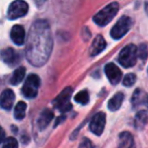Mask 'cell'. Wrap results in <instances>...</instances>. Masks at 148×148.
<instances>
[{
	"mask_svg": "<svg viewBox=\"0 0 148 148\" xmlns=\"http://www.w3.org/2000/svg\"><path fill=\"white\" fill-rule=\"evenodd\" d=\"M119 10V4L117 2H112L109 5L104 7L93 17V20L99 26H106L117 14Z\"/></svg>",
	"mask_w": 148,
	"mask_h": 148,
	"instance_id": "obj_1",
	"label": "cell"
},
{
	"mask_svg": "<svg viewBox=\"0 0 148 148\" xmlns=\"http://www.w3.org/2000/svg\"><path fill=\"white\" fill-rule=\"evenodd\" d=\"M137 47L132 43L124 47L121 49L118 57V62L124 68H131L137 62Z\"/></svg>",
	"mask_w": 148,
	"mask_h": 148,
	"instance_id": "obj_2",
	"label": "cell"
},
{
	"mask_svg": "<svg viewBox=\"0 0 148 148\" xmlns=\"http://www.w3.org/2000/svg\"><path fill=\"white\" fill-rule=\"evenodd\" d=\"M132 19L129 16H122L120 19L117 21V23L113 26L111 29V36L114 39H120L130 30L131 26H132Z\"/></svg>",
	"mask_w": 148,
	"mask_h": 148,
	"instance_id": "obj_3",
	"label": "cell"
},
{
	"mask_svg": "<svg viewBox=\"0 0 148 148\" xmlns=\"http://www.w3.org/2000/svg\"><path fill=\"white\" fill-rule=\"evenodd\" d=\"M73 94V88L72 87H68L53 100V104L55 108L60 110V112H68L72 109V105L70 104V99L72 97Z\"/></svg>",
	"mask_w": 148,
	"mask_h": 148,
	"instance_id": "obj_4",
	"label": "cell"
},
{
	"mask_svg": "<svg viewBox=\"0 0 148 148\" xmlns=\"http://www.w3.org/2000/svg\"><path fill=\"white\" fill-rule=\"evenodd\" d=\"M39 85H40V79H39V77L34 74L29 75L27 77V79H26L23 88H22V94H23V96L28 98V99H32V98L36 97Z\"/></svg>",
	"mask_w": 148,
	"mask_h": 148,
	"instance_id": "obj_5",
	"label": "cell"
},
{
	"mask_svg": "<svg viewBox=\"0 0 148 148\" xmlns=\"http://www.w3.org/2000/svg\"><path fill=\"white\" fill-rule=\"evenodd\" d=\"M28 11V4L23 0H15L8 7L7 15L11 20L24 16Z\"/></svg>",
	"mask_w": 148,
	"mask_h": 148,
	"instance_id": "obj_6",
	"label": "cell"
},
{
	"mask_svg": "<svg viewBox=\"0 0 148 148\" xmlns=\"http://www.w3.org/2000/svg\"><path fill=\"white\" fill-rule=\"evenodd\" d=\"M106 125V115L103 112H98L90 122V130L97 136L102 135Z\"/></svg>",
	"mask_w": 148,
	"mask_h": 148,
	"instance_id": "obj_7",
	"label": "cell"
},
{
	"mask_svg": "<svg viewBox=\"0 0 148 148\" xmlns=\"http://www.w3.org/2000/svg\"><path fill=\"white\" fill-rule=\"evenodd\" d=\"M105 74L112 85H117L122 79V72L113 62H110L105 66Z\"/></svg>",
	"mask_w": 148,
	"mask_h": 148,
	"instance_id": "obj_8",
	"label": "cell"
},
{
	"mask_svg": "<svg viewBox=\"0 0 148 148\" xmlns=\"http://www.w3.org/2000/svg\"><path fill=\"white\" fill-rule=\"evenodd\" d=\"M14 100H15V95L13 91L9 89H6L2 92L0 96V106L4 110H10L13 106Z\"/></svg>",
	"mask_w": 148,
	"mask_h": 148,
	"instance_id": "obj_9",
	"label": "cell"
},
{
	"mask_svg": "<svg viewBox=\"0 0 148 148\" xmlns=\"http://www.w3.org/2000/svg\"><path fill=\"white\" fill-rule=\"evenodd\" d=\"M0 59L9 66H14L19 60V56L13 49H5L0 53Z\"/></svg>",
	"mask_w": 148,
	"mask_h": 148,
	"instance_id": "obj_10",
	"label": "cell"
},
{
	"mask_svg": "<svg viewBox=\"0 0 148 148\" xmlns=\"http://www.w3.org/2000/svg\"><path fill=\"white\" fill-rule=\"evenodd\" d=\"M10 37L15 45H22L25 40V30L21 25H14L10 31Z\"/></svg>",
	"mask_w": 148,
	"mask_h": 148,
	"instance_id": "obj_11",
	"label": "cell"
},
{
	"mask_svg": "<svg viewBox=\"0 0 148 148\" xmlns=\"http://www.w3.org/2000/svg\"><path fill=\"white\" fill-rule=\"evenodd\" d=\"M107 47V43H106V40L102 35H97L94 39L93 43L91 45V49H90V55L91 57H95V56H98L99 53H101L104 49Z\"/></svg>",
	"mask_w": 148,
	"mask_h": 148,
	"instance_id": "obj_12",
	"label": "cell"
},
{
	"mask_svg": "<svg viewBox=\"0 0 148 148\" xmlns=\"http://www.w3.org/2000/svg\"><path fill=\"white\" fill-rule=\"evenodd\" d=\"M117 148H135V142L130 132H122L119 135Z\"/></svg>",
	"mask_w": 148,
	"mask_h": 148,
	"instance_id": "obj_13",
	"label": "cell"
},
{
	"mask_svg": "<svg viewBox=\"0 0 148 148\" xmlns=\"http://www.w3.org/2000/svg\"><path fill=\"white\" fill-rule=\"evenodd\" d=\"M53 119V111L49 109H45L41 112V114L39 115V118L37 120V126H38L39 129H45L49 124L51 122V120Z\"/></svg>",
	"mask_w": 148,
	"mask_h": 148,
	"instance_id": "obj_14",
	"label": "cell"
},
{
	"mask_svg": "<svg viewBox=\"0 0 148 148\" xmlns=\"http://www.w3.org/2000/svg\"><path fill=\"white\" fill-rule=\"evenodd\" d=\"M148 123V114L146 111H139L134 118V127L137 130H142Z\"/></svg>",
	"mask_w": 148,
	"mask_h": 148,
	"instance_id": "obj_15",
	"label": "cell"
},
{
	"mask_svg": "<svg viewBox=\"0 0 148 148\" xmlns=\"http://www.w3.org/2000/svg\"><path fill=\"white\" fill-rule=\"evenodd\" d=\"M124 101V94L123 93H117L109 100L108 102V109L110 111H117L120 109V107L122 106V103Z\"/></svg>",
	"mask_w": 148,
	"mask_h": 148,
	"instance_id": "obj_16",
	"label": "cell"
},
{
	"mask_svg": "<svg viewBox=\"0 0 148 148\" xmlns=\"http://www.w3.org/2000/svg\"><path fill=\"white\" fill-rule=\"evenodd\" d=\"M146 95L145 93L142 91L141 89H137L136 91L133 93V96H132V99H131V103H132V106L133 107H138L140 106L141 104L145 103L146 102Z\"/></svg>",
	"mask_w": 148,
	"mask_h": 148,
	"instance_id": "obj_17",
	"label": "cell"
},
{
	"mask_svg": "<svg viewBox=\"0 0 148 148\" xmlns=\"http://www.w3.org/2000/svg\"><path fill=\"white\" fill-rule=\"evenodd\" d=\"M25 77V68L23 66H19L14 71L13 75H12L11 79H10V83L12 85H18L19 83L22 82V80Z\"/></svg>",
	"mask_w": 148,
	"mask_h": 148,
	"instance_id": "obj_18",
	"label": "cell"
},
{
	"mask_svg": "<svg viewBox=\"0 0 148 148\" xmlns=\"http://www.w3.org/2000/svg\"><path fill=\"white\" fill-rule=\"evenodd\" d=\"M26 108H27V105L24 102L22 101L18 102L17 105L15 106V109H14V117H15V119L22 120V119L25 117Z\"/></svg>",
	"mask_w": 148,
	"mask_h": 148,
	"instance_id": "obj_19",
	"label": "cell"
},
{
	"mask_svg": "<svg viewBox=\"0 0 148 148\" xmlns=\"http://www.w3.org/2000/svg\"><path fill=\"white\" fill-rule=\"evenodd\" d=\"M89 100H90L89 93L86 90L79 92V93L75 96V101L79 104H82V105H87V104L89 103Z\"/></svg>",
	"mask_w": 148,
	"mask_h": 148,
	"instance_id": "obj_20",
	"label": "cell"
},
{
	"mask_svg": "<svg viewBox=\"0 0 148 148\" xmlns=\"http://www.w3.org/2000/svg\"><path fill=\"white\" fill-rule=\"evenodd\" d=\"M137 57H138L139 59H141L142 60H145L147 59V57H148L147 45L142 43V45H140L138 47H137Z\"/></svg>",
	"mask_w": 148,
	"mask_h": 148,
	"instance_id": "obj_21",
	"label": "cell"
},
{
	"mask_svg": "<svg viewBox=\"0 0 148 148\" xmlns=\"http://www.w3.org/2000/svg\"><path fill=\"white\" fill-rule=\"evenodd\" d=\"M136 82V76L134 74H128L123 79V85L125 87H132Z\"/></svg>",
	"mask_w": 148,
	"mask_h": 148,
	"instance_id": "obj_22",
	"label": "cell"
},
{
	"mask_svg": "<svg viewBox=\"0 0 148 148\" xmlns=\"http://www.w3.org/2000/svg\"><path fill=\"white\" fill-rule=\"evenodd\" d=\"M2 148H18L17 140L13 137H9L3 141V147Z\"/></svg>",
	"mask_w": 148,
	"mask_h": 148,
	"instance_id": "obj_23",
	"label": "cell"
},
{
	"mask_svg": "<svg viewBox=\"0 0 148 148\" xmlns=\"http://www.w3.org/2000/svg\"><path fill=\"white\" fill-rule=\"evenodd\" d=\"M79 148H94L93 144H92L91 140L88 138H84L82 140V142L80 143V146Z\"/></svg>",
	"mask_w": 148,
	"mask_h": 148,
	"instance_id": "obj_24",
	"label": "cell"
},
{
	"mask_svg": "<svg viewBox=\"0 0 148 148\" xmlns=\"http://www.w3.org/2000/svg\"><path fill=\"white\" fill-rule=\"evenodd\" d=\"M4 140H5V131L0 127V143H2Z\"/></svg>",
	"mask_w": 148,
	"mask_h": 148,
	"instance_id": "obj_25",
	"label": "cell"
},
{
	"mask_svg": "<svg viewBox=\"0 0 148 148\" xmlns=\"http://www.w3.org/2000/svg\"><path fill=\"white\" fill-rule=\"evenodd\" d=\"M145 11H146V13H147V15H148V3L145 4Z\"/></svg>",
	"mask_w": 148,
	"mask_h": 148,
	"instance_id": "obj_26",
	"label": "cell"
},
{
	"mask_svg": "<svg viewBox=\"0 0 148 148\" xmlns=\"http://www.w3.org/2000/svg\"><path fill=\"white\" fill-rule=\"evenodd\" d=\"M145 103H146V105H147V108H148V97L146 98V102H145Z\"/></svg>",
	"mask_w": 148,
	"mask_h": 148,
	"instance_id": "obj_27",
	"label": "cell"
},
{
	"mask_svg": "<svg viewBox=\"0 0 148 148\" xmlns=\"http://www.w3.org/2000/svg\"><path fill=\"white\" fill-rule=\"evenodd\" d=\"M147 72H148V70H147Z\"/></svg>",
	"mask_w": 148,
	"mask_h": 148,
	"instance_id": "obj_28",
	"label": "cell"
}]
</instances>
